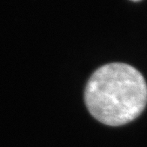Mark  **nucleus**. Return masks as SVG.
<instances>
[{"mask_svg": "<svg viewBox=\"0 0 147 147\" xmlns=\"http://www.w3.org/2000/svg\"><path fill=\"white\" fill-rule=\"evenodd\" d=\"M85 102L98 121L110 126L129 123L147 103V85L138 70L124 63H110L95 71L85 89Z\"/></svg>", "mask_w": 147, "mask_h": 147, "instance_id": "f257e3e1", "label": "nucleus"}, {"mask_svg": "<svg viewBox=\"0 0 147 147\" xmlns=\"http://www.w3.org/2000/svg\"><path fill=\"white\" fill-rule=\"evenodd\" d=\"M132 2H139V1H141V0H131Z\"/></svg>", "mask_w": 147, "mask_h": 147, "instance_id": "f03ea898", "label": "nucleus"}]
</instances>
